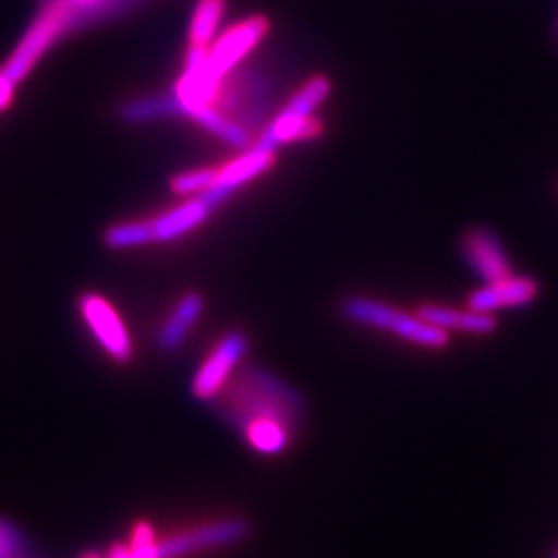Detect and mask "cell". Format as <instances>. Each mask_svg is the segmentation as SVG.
I'll return each instance as SVG.
<instances>
[{"label":"cell","mask_w":558,"mask_h":558,"mask_svg":"<svg viewBox=\"0 0 558 558\" xmlns=\"http://www.w3.org/2000/svg\"><path fill=\"white\" fill-rule=\"evenodd\" d=\"M420 319L435 325L447 333H470V336H490L497 331L499 319L490 313H480L476 308H453L442 304H422L418 308Z\"/></svg>","instance_id":"8fae6325"},{"label":"cell","mask_w":558,"mask_h":558,"mask_svg":"<svg viewBox=\"0 0 558 558\" xmlns=\"http://www.w3.org/2000/svg\"><path fill=\"white\" fill-rule=\"evenodd\" d=\"M66 23L69 36L94 27L104 21L117 20L133 11L143 0H52Z\"/></svg>","instance_id":"5bb4252c"},{"label":"cell","mask_w":558,"mask_h":558,"mask_svg":"<svg viewBox=\"0 0 558 558\" xmlns=\"http://www.w3.org/2000/svg\"><path fill=\"white\" fill-rule=\"evenodd\" d=\"M339 311H341V317L352 325L391 333L420 348L440 350V348H447L451 341V336L447 331H440L435 325L420 319L418 315L385 304L383 300L350 296L341 300Z\"/></svg>","instance_id":"7a4b0ae2"},{"label":"cell","mask_w":558,"mask_h":558,"mask_svg":"<svg viewBox=\"0 0 558 558\" xmlns=\"http://www.w3.org/2000/svg\"><path fill=\"white\" fill-rule=\"evenodd\" d=\"M216 179V170L214 168H197V170H189V172H180L170 179V191L174 195H184V197H195L203 191H207L211 186V182Z\"/></svg>","instance_id":"d6986e66"},{"label":"cell","mask_w":558,"mask_h":558,"mask_svg":"<svg viewBox=\"0 0 558 558\" xmlns=\"http://www.w3.org/2000/svg\"><path fill=\"white\" fill-rule=\"evenodd\" d=\"M248 352V338L239 329L228 331L214 345L209 356L201 362L199 371L191 380V396L203 403L218 398L228 380L239 371V364Z\"/></svg>","instance_id":"52a82bcc"},{"label":"cell","mask_w":558,"mask_h":558,"mask_svg":"<svg viewBox=\"0 0 558 558\" xmlns=\"http://www.w3.org/2000/svg\"><path fill=\"white\" fill-rule=\"evenodd\" d=\"M274 85L259 66H242L232 71L218 89L214 106L236 120L251 135L269 124Z\"/></svg>","instance_id":"277c9868"},{"label":"cell","mask_w":558,"mask_h":558,"mask_svg":"<svg viewBox=\"0 0 558 558\" xmlns=\"http://www.w3.org/2000/svg\"><path fill=\"white\" fill-rule=\"evenodd\" d=\"M101 242L110 251H129V248H140V246L154 244L151 221L135 220L112 223L104 230Z\"/></svg>","instance_id":"ac0fdd59"},{"label":"cell","mask_w":558,"mask_h":558,"mask_svg":"<svg viewBox=\"0 0 558 558\" xmlns=\"http://www.w3.org/2000/svg\"><path fill=\"white\" fill-rule=\"evenodd\" d=\"M214 403L240 433L255 422H278L299 435L306 410L294 385L257 364H246L236 371Z\"/></svg>","instance_id":"6da1fadb"},{"label":"cell","mask_w":558,"mask_h":558,"mask_svg":"<svg viewBox=\"0 0 558 558\" xmlns=\"http://www.w3.org/2000/svg\"><path fill=\"white\" fill-rule=\"evenodd\" d=\"M274 166H276V151L263 149L255 143L253 147L242 149V154L234 160L218 168L211 186L207 191H203L201 195L218 209L244 184L259 179L260 174L269 172Z\"/></svg>","instance_id":"ba28073f"},{"label":"cell","mask_w":558,"mask_h":558,"mask_svg":"<svg viewBox=\"0 0 558 558\" xmlns=\"http://www.w3.org/2000/svg\"><path fill=\"white\" fill-rule=\"evenodd\" d=\"M331 96V81L325 75H315L306 81L299 92L281 108L276 119L259 133L257 145L269 151H278L281 145L292 141L317 140L323 131L315 119L320 104Z\"/></svg>","instance_id":"3957f363"},{"label":"cell","mask_w":558,"mask_h":558,"mask_svg":"<svg viewBox=\"0 0 558 558\" xmlns=\"http://www.w3.org/2000/svg\"><path fill=\"white\" fill-rule=\"evenodd\" d=\"M214 211H216V207L201 193L180 203L177 207L160 214L158 218L149 220L151 230H154V242H174V240L191 234L193 230L203 226Z\"/></svg>","instance_id":"4fadbf2b"},{"label":"cell","mask_w":558,"mask_h":558,"mask_svg":"<svg viewBox=\"0 0 558 558\" xmlns=\"http://www.w3.org/2000/svg\"><path fill=\"white\" fill-rule=\"evenodd\" d=\"M189 120H193L195 124H199L201 129H205L207 133H211L214 137H218L234 149L242 151V149L251 147L253 135L236 120L230 119L226 112H221L220 108L214 106V104L191 106Z\"/></svg>","instance_id":"2e32d148"},{"label":"cell","mask_w":558,"mask_h":558,"mask_svg":"<svg viewBox=\"0 0 558 558\" xmlns=\"http://www.w3.org/2000/svg\"><path fill=\"white\" fill-rule=\"evenodd\" d=\"M558 558V557H557Z\"/></svg>","instance_id":"44dd1931"},{"label":"cell","mask_w":558,"mask_h":558,"mask_svg":"<svg viewBox=\"0 0 558 558\" xmlns=\"http://www.w3.org/2000/svg\"><path fill=\"white\" fill-rule=\"evenodd\" d=\"M117 117L122 124L141 126L158 120L189 119V106L174 92H168L124 101L120 104Z\"/></svg>","instance_id":"9a60e30c"},{"label":"cell","mask_w":558,"mask_h":558,"mask_svg":"<svg viewBox=\"0 0 558 558\" xmlns=\"http://www.w3.org/2000/svg\"><path fill=\"white\" fill-rule=\"evenodd\" d=\"M203 311H205V299L199 292L182 294L156 336V350L166 356L179 352L184 341L191 336L193 327L199 323Z\"/></svg>","instance_id":"7c38bea8"},{"label":"cell","mask_w":558,"mask_h":558,"mask_svg":"<svg viewBox=\"0 0 558 558\" xmlns=\"http://www.w3.org/2000/svg\"><path fill=\"white\" fill-rule=\"evenodd\" d=\"M15 89H17V85L13 81L7 80L4 73L0 71V112L7 110L15 100Z\"/></svg>","instance_id":"ffe728a7"},{"label":"cell","mask_w":558,"mask_h":558,"mask_svg":"<svg viewBox=\"0 0 558 558\" xmlns=\"http://www.w3.org/2000/svg\"><path fill=\"white\" fill-rule=\"evenodd\" d=\"M223 15L226 0H197L189 25V46L209 48L216 41Z\"/></svg>","instance_id":"e0dca14e"},{"label":"cell","mask_w":558,"mask_h":558,"mask_svg":"<svg viewBox=\"0 0 558 558\" xmlns=\"http://www.w3.org/2000/svg\"><path fill=\"white\" fill-rule=\"evenodd\" d=\"M66 23L62 20L59 9L54 2L44 0L40 4L38 15L23 34L20 44L15 46L13 54L2 64V73L15 85H21L29 77V73L62 38H66Z\"/></svg>","instance_id":"5b68a950"},{"label":"cell","mask_w":558,"mask_h":558,"mask_svg":"<svg viewBox=\"0 0 558 558\" xmlns=\"http://www.w3.org/2000/svg\"><path fill=\"white\" fill-rule=\"evenodd\" d=\"M539 296V283L530 276H509V278L484 283L476 292L470 294L468 306L476 308L480 313H499L505 308H519L527 306Z\"/></svg>","instance_id":"30bf717a"},{"label":"cell","mask_w":558,"mask_h":558,"mask_svg":"<svg viewBox=\"0 0 558 558\" xmlns=\"http://www.w3.org/2000/svg\"><path fill=\"white\" fill-rule=\"evenodd\" d=\"M461 255L484 283H493L513 274L511 259L499 234L486 226H474L461 236Z\"/></svg>","instance_id":"9c48e42d"},{"label":"cell","mask_w":558,"mask_h":558,"mask_svg":"<svg viewBox=\"0 0 558 558\" xmlns=\"http://www.w3.org/2000/svg\"><path fill=\"white\" fill-rule=\"evenodd\" d=\"M77 308L81 319L100 343L106 356L117 364H129L135 356V345L114 304L101 294L85 292L77 300Z\"/></svg>","instance_id":"8992f818"}]
</instances>
